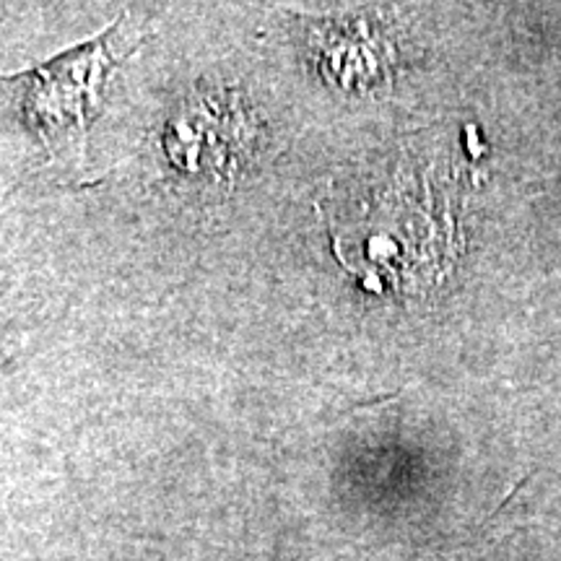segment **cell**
<instances>
[{
  "instance_id": "6da1fadb",
  "label": "cell",
  "mask_w": 561,
  "mask_h": 561,
  "mask_svg": "<svg viewBox=\"0 0 561 561\" xmlns=\"http://www.w3.org/2000/svg\"><path fill=\"white\" fill-rule=\"evenodd\" d=\"M257 133L261 123L240 91H201L172 112L161 149L178 172L221 185L250 159Z\"/></svg>"
},
{
  "instance_id": "7a4b0ae2",
  "label": "cell",
  "mask_w": 561,
  "mask_h": 561,
  "mask_svg": "<svg viewBox=\"0 0 561 561\" xmlns=\"http://www.w3.org/2000/svg\"><path fill=\"white\" fill-rule=\"evenodd\" d=\"M117 26L121 24L112 26L100 39L62 53L45 66L19 76L16 81L24 89L21 110L42 138L60 136L68 130H87L96 112L104 81L110 70L121 62L110 47Z\"/></svg>"
}]
</instances>
